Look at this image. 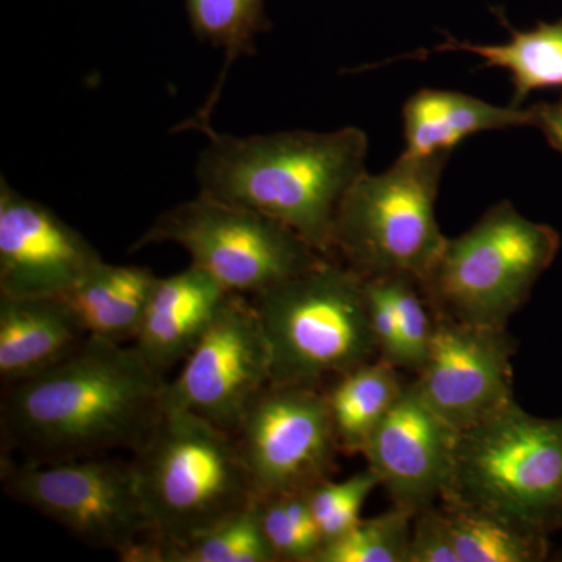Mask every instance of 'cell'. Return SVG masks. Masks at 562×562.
Instances as JSON below:
<instances>
[{"label": "cell", "instance_id": "1", "mask_svg": "<svg viewBox=\"0 0 562 562\" xmlns=\"http://www.w3.org/2000/svg\"><path fill=\"white\" fill-rule=\"evenodd\" d=\"M166 384L135 347L88 336L50 371L5 386L3 443L25 462L133 453L165 412Z\"/></svg>", "mask_w": 562, "mask_h": 562}, {"label": "cell", "instance_id": "2", "mask_svg": "<svg viewBox=\"0 0 562 562\" xmlns=\"http://www.w3.org/2000/svg\"><path fill=\"white\" fill-rule=\"evenodd\" d=\"M199 194L258 211L331 258L339 206L366 172L369 139L357 127L235 136L205 132Z\"/></svg>", "mask_w": 562, "mask_h": 562}, {"label": "cell", "instance_id": "3", "mask_svg": "<svg viewBox=\"0 0 562 562\" xmlns=\"http://www.w3.org/2000/svg\"><path fill=\"white\" fill-rule=\"evenodd\" d=\"M132 465L161 542L191 541L255 502L235 435L184 409L165 406Z\"/></svg>", "mask_w": 562, "mask_h": 562}, {"label": "cell", "instance_id": "4", "mask_svg": "<svg viewBox=\"0 0 562 562\" xmlns=\"http://www.w3.org/2000/svg\"><path fill=\"white\" fill-rule=\"evenodd\" d=\"M272 358V383L324 386L379 358L364 277L325 258L250 295Z\"/></svg>", "mask_w": 562, "mask_h": 562}, {"label": "cell", "instance_id": "5", "mask_svg": "<svg viewBox=\"0 0 562 562\" xmlns=\"http://www.w3.org/2000/svg\"><path fill=\"white\" fill-rule=\"evenodd\" d=\"M560 247L553 227L528 220L503 201L468 232L447 238L420 288L438 317L508 328Z\"/></svg>", "mask_w": 562, "mask_h": 562}, {"label": "cell", "instance_id": "6", "mask_svg": "<svg viewBox=\"0 0 562 562\" xmlns=\"http://www.w3.org/2000/svg\"><path fill=\"white\" fill-rule=\"evenodd\" d=\"M449 158L450 151L402 154L386 171L362 173L339 206L333 260L362 277L401 273L424 280L447 241L436 201Z\"/></svg>", "mask_w": 562, "mask_h": 562}, {"label": "cell", "instance_id": "7", "mask_svg": "<svg viewBox=\"0 0 562 562\" xmlns=\"http://www.w3.org/2000/svg\"><path fill=\"white\" fill-rule=\"evenodd\" d=\"M441 501L562 530V417L532 416L514 402L458 432Z\"/></svg>", "mask_w": 562, "mask_h": 562}, {"label": "cell", "instance_id": "8", "mask_svg": "<svg viewBox=\"0 0 562 562\" xmlns=\"http://www.w3.org/2000/svg\"><path fill=\"white\" fill-rule=\"evenodd\" d=\"M160 243L187 250L191 265L247 297L327 258L281 222L203 194L158 216L133 249Z\"/></svg>", "mask_w": 562, "mask_h": 562}, {"label": "cell", "instance_id": "9", "mask_svg": "<svg viewBox=\"0 0 562 562\" xmlns=\"http://www.w3.org/2000/svg\"><path fill=\"white\" fill-rule=\"evenodd\" d=\"M9 497L60 525L85 546L121 558L151 535L132 462L102 457L58 462L2 458Z\"/></svg>", "mask_w": 562, "mask_h": 562}, {"label": "cell", "instance_id": "10", "mask_svg": "<svg viewBox=\"0 0 562 562\" xmlns=\"http://www.w3.org/2000/svg\"><path fill=\"white\" fill-rule=\"evenodd\" d=\"M233 435L255 498L312 490L341 453L324 386L269 384Z\"/></svg>", "mask_w": 562, "mask_h": 562}, {"label": "cell", "instance_id": "11", "mask_svg": "<svg viewBox=\"0 0 562 562\" xmlns=\"http://www.w3.org/2000/svg\"><path fill=\"white\" fill-rule=\"evenodd\" d=\"M272 383V358L260 316L233 292L166 384L165 406L184 409L235 432L251 403Z\"/></svg>", "mask_w": 562, "mask_h": 562}, {"label": "cell", "instance_id": "12", "mask_svg": "<svg viewBox=\"0 0 562 562\" xmlns=\"http://www.w3.org/2000/svg\"><path fill=\"white\" fill-rule=\"evenodd\" d=\"M514 353L516 341L508 328L436 316L430 351L414 383L454 431H464L516 402Z\"/></svg>", "mask_w": 562, "mask_h": 562}, {"label": "cell", "instance_id": "13", "mask_svg": "<svg viewBox=\"0 0 562 562\" xmlns=\"http://www.w3.org/2000/svg\"><path fill=\"white\" fill-rule=\"evenodd\" d=\"M76 228L0 180V294L61 297L102 262Z\"/></svg>", "mask_w": 562, "mask_h": 562}, {"label": "cell", "instance_id": "14", "mask_svg": "<svg viewBox=\"0 0 562 562\" xmlns=\"http://www.w3.org/2000/svg\"><path fill=\"white\" fill-rule=\"evenodd\" d=\"M457 438L458 431L425 402L413 380L361 454L395 508L417 514L441 501Z\"/></svg>", "mask_w": 562, "mask_h": 562}, {"label": "cell", "instance_id": "15", "mask_svg": "<svg viewBox=\"0 0 562 562\" xmlns=\"http://www.w3.org/2000/svg\"><path fill=\"white\" fill-rule=\"evenodd\" d=\"M232 294L194 265L157 279L133 347L165 373L190 355Z\"/></svg>", "mask_w": 562, "mask_h": 562}, {"label": "cell", "instance_id": "16", "mask_svg": "<svg viewBox=\"0 0 562 562\" xmlns=\"http://www.w3.org/2000/svg\"><path fill=\"white\" fill-rule=\"evenodd\" d=\"M88 333L65 297L0 294V379H33L68 360Z\"/></svg>", "mask_w": 562, "mask_h": 562}, {"label": "cell", "instance_id": "17", "mask_svg": "<svg viewBox=\"0 0 562 562\" xmlns=\"http://www.w3.org/2000/svg\"><path fill=\"white\" fill-rule=\"evenodd\" d=\"M516 127H532L530 106H497L464 92L420 90L403 106V154L452 151L476 133Z\"/></svg>", "mask_w": 562, "mask_h": 562}, {"label": "cell", "instance_id": "18", "mask_svg": "<svg viewBox=\"0 0 562 562\" xmlns=\"http://www.w3.org/2000/svg\"><path fill=\"white\" fill-rule=\"evenodd\" d=\"M157 279L150 269L140 266L102 261L61 297L88 335L122 344L138 335Z\"/></svg>", "mask_w": 562, "mask_h": 562}, {"label": "cell", "instance_id": "19", "mask_svg": "<svg viewBox=\"0 0 562 562\" xmlns=\"http://www.w3.org/2000/svg\"><path fill=\"white\" fill-rule=\"evenodd\" d=\"M401 369L375 358L324 387L341 453L361 454L406 386Z\"/></svg>", "mask_w": 562, "mask_h": 562}, {"label": "cell", "instance_id": "20", "mask_svg": "<svg viewBox=\"0 0 562 562\" xmlns=\"http://www.w3.org/2000/svg\"><path fill=\"white\" fill-rule=\"evenodd\" d=\"M460 562H542L550 532L519 517L457 501H439Z\"/></svg>", "mask_w": 562, "mask_h": 562}, {"label": "cell", "instance_id": "21", "mask_svg": "<svg viewBox=\"0 0 562 562\" xmlns=\"http://www.w3.org/2000/svg\"><path fill=\"white\" fill-rule=\"evenodd\" d=\"M508 27V24H506ZM505 44H473L447 38L435 52H468L482 58L486 68L512 72L513 101L520 106L532 91L542 88H562V20L542 22L528 32L514 31Z\"/></svg>", "mask_w": 562, "mask_h": 562}, {"label": "cell", "instance_id": "22", "mask_svg": "<svg viewBox=\"0 0 562 562\" xmlns=\"http://www.w3.org/2000/svg\"><path fill=\"white\" fill-rule=\"evenodd\" d=\"M125 562H277L255 502L249 508L184 543H166L154 536L140 539L127 553Z\"/></svg>", "mask_w": 562, "mask_h": 562}, {"label": "cell", "instance_id": "23", "mask_svg": "<svg viewBox=\"0 0 562 562\" xmlns=\"http://www.w3.org/2000/svg\"><path fill=\"white\" fill-rule=\"evenodd\" d=\"M192 32L225 54V74L236 58L255 52V41L271 29L265 0H184Z\"/></svg>", "mask_w": 562, "mask_h": 562}, {"label": "cell", "instance_id": "24", "mask_svg": "<svg viewBox=\"0 0 562 562\" xmlns=\"http://www.w3.org/2000/svg\"><path fill=\"white\" fill-rule=\"evenodd\" d=\"M255 508L277 562H316L324 542L306 491L255 498Z\"/></svg>", "mask_w": 562, "mask_h": 562}, {"label": "cell", "instance_id": "25", "mask_svg": "<svg viewBox=\"0 0 562 562\" xmlns=\"http://www.w3.org/2000/svg\"><path fill=\"white\" fill-rule=\"evenodd\" d=\"M414 514L401 508L361 519L322 546L316 562H408Z\"/></svg>", "mask_w": 562, "mask_h": 562}, {"label": "cell", "instance_id": "26", "mask_svg": "<svg viewBox=\"0 0 562 562\" xmlns=\"http://www.w3.org/2000/svg\"><path fill=\"white\" fill-rule=\"evenodd\" d=\"M379 486H382V480L368 468L342 482L328 479L306 491L322 542L346 535L360 522L362 506Z\"/></svg>", "mask_w": 562, "mask_h": 562}, {"label": "cell", "instance_id": "27", "mask_svg": "<svg viewBox=\"0 0 562 562\" xmlns=\"http://www.w3.org/2000/svg\"><path fill=\"white\" fill-rule=\"evenodd\" d=\"M401 330L398 369L417 373L427 360L436 330V314L419 280L401 273L386 276Z\"/></svg>", "mask_w": 562, "mask_h": 562}, {"label": "cell", "instance_id": "28", "mask_svg": "<svg viewBox=\"0 0 562 562\" xmlns=\"http://www.w3.org/2000/svg\"><path fill=\"white\" fill-rule=\"evenodd\" d=\"M408 562H460L439 502L414 514Z\"/></svg>", "mask_w": 562, "mask_h": 562}, {"label": "cell", "instance_id": "29", "mask_svg": "<svg viewBox=\"0 0 562 562\" xmlns=\"http://www.w3.org/2000/svg\"><path fill=\"white\" fill-rule=\"evenodd\" d=\"M530 109L532 128L541 131L547 143L562 154V95L557 102H539Z\"/></svg>", "mask_w": 562, "mask_h": 562}]
</instances>
